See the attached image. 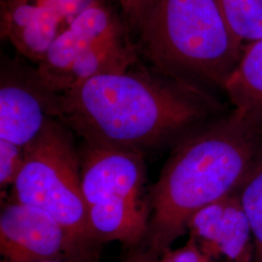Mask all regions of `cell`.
<instances>
[{
	"instance_id": "cell-12",
	"label": "cell",
	"mask_w": 262,
	"mask_h": 262,
	"mask_svg": "<svg viewBox=\"0 0 262 262\" xmlns=\"http://www.w3.org/2000/svg\"><path fill=\"white\" fill-rule=\"evenodd\" d=\"M236 38L248 45L262 38V0H215Z\"/></svg>"
},
{
	"instance_id": "cell-15",
	"label": "cell",
	"mask_w": 262,
	"mask_h": 262,
	"mask_svg": "<svg viewBox=\"0 0 262 262\" xmlns=\"http://www.w3.org/2000/svg\"><path fill=\"white\" fill-rule=\"evenodd\" d=\"M159 262H213L200 250L194 239L188 238L187 244L177 250H167L159 257Z\"/></svg>"
},
{
	"instance_id": "cell-8",
	"label": "cell",
	"mask_w": 262,
	"mask_h": 262,
	"mask_svg": "<svg viewBox=\"0 0 262 262\" xmlns=\"http://www.w3.org/2000/svg\"><path fill=\"white\" fill-rule=\"evenodd\" d=\"M103 0H1L0 35L37 66L75 19Z\"/></svg>"
},
{
	"instance_id": "cell-2",
	"label": "cell",
	"mask_w": 262,
	"mask_h": 262,
	"mask_svg": "<svg viewBox=\"0 0 262 262\" xmlns=\"http://www.w3.org/2000/svg\"><path fill=\"white\" fill-rule=\"evenodd\" d=\"M261 151V123L234 110L179 142L150 188L144 244L159 256L169 250L192 215L237 190Z\"/></svg>"
},
{
	"instance_id": "cell-6",
	"label": "cell",
	"mask_w": 262,
	"mask_h": 262,
	"mask_svg": "<svg viewBox=\"0 0 262 262\" xmlns=\"http://www.w3.org/2000/svg\"><path fill=\"white\" fill-rule=\"evenodd\" d=\"M13 187L14 200L45 211L80 242L101 248L89 225L81 158L64 124L51 120L25 148V162Z\"/></svg>"
},
{
	"instance_id": "cell-5",
	"label": "cell",
	"mask_w": 262,
	"mask_h": 262,
	"mask_svg": "<svg viewBox=\"0 0 262 262\" xmlns=\"http://www.w3.org/2000/svg\"><path fill=\"white\" fill-rule=\"evenodd\" d=\"M108 0L84 10L56 39L34 73L52 94H60L85 81L127 71L140 62V50Z\"/></svg>"
},
{
	"instance_id": "cell-10",
	"label": "cell",
	"mask_w": 262,
	"mask_h": 262,
	"mask_svg": "<svg viewBox=\"0 0 262 262\" xmlns=\"http://www.w3.org/2000/svg\"><path fill=\"white\" fill-rule=\"evenodd\" d=\"M187 233L212 260L253 262V235L237 190L192 215Z\"/></svg>"
},
{
	"instance_id": "cell-18",
	"label": "cell",
	"mask_w": 262,
	"mask_h": 262,
	"mask_svg": "<svg viewBox=\"0 0 262 262\" xmlns=\"http://www.w3.org/2000/svg\"><path fill=\"white\" fill-rule=\"evenodd\" d=\"M37 262H99V257H68Z\"/></svg>"
},
{
	"instance_id": "cell-9",
	"label": "cell",
	"mask_w": 262,
	"mask_h": 262,
	"mask_svg": "<svg viewBox=\"0 0 262 262\" xmlns=\"http://www.w3.org/2000/svg\"><path fill=\"white\" fill-rule=\"evenodd\" d=\"M55 95L34 69L5 66L0 79V140L26 148L55 118Z\"/></svg>"
},
{
	"instance_id": "cell-17",
	"label": "cell",
	"mask_w": 262,
	"mask_h": 262,
	"mask_svg": "<svg viewBox=\"0 0 262 262\" xmlns=\"http://www.w3.org/2000/svg\"><path fill=\"white\" fill-rule=\"evenodd\" d=\"M159 254L154 253L145 244L132 248L122 262H159Z\"/></svg>"
},
{
	"instance_id": "cell-7",
	"label": "cell",
	"mask_w": 262,
	"mask_h": 262,
	"mask_svg": "<svg viewBox=\"0 0 262 262\" xmlns=\"http://www.w3.org/2000/svg\"><path fill=\"white\" fill-rule=\"evenodd\" d=\"M100 249L80 242L36 207L12 200L1 209L0 262L99 257Z\"/></svg>"
},
{
	"instance_id": "cell-13",
	"label": "cell",
	"mask_w": 262,
	"mask_h": 262,
	"mask_svg": "<svg viewBox=\"0 0 262 262\" xmlns=\"http://www.w3.org/2000/svg\"><path fill=\"white\" fill-rule=\"evenodd\" d=\"M237 193L253 235V262H262V151Z\"/></svg>"
},
{
	"instance_id": "cell-1",
	"label": "cell",
	"mask_w": 262,
	"mask_h": 262,
	"mask_svg": "<svg viewBox=\"0 0 262 262\" xmlns=\"http://www.w3.org/2000/svg\"><path fill=\"white\" fill-rule=\"evenodd\" d=\"M222 106L201 89L140 62L55 95V118L92 146L146 151L175 147Z\"/></svg>"
},
{
	"instance_id": "cell-14",
	"label": "cell",
	"mask_w": 262,
	"mask_h": 262,
	"mask_svg": "<svg viewBox=\"0 0 262 262\" xmlns=\"http://www.w3.org/2000/svg\"><path fill=\"white\" fill-rule=\"evenodd\" d=\"M25 162V148L0 140V187L1 192L15 185Z\"/></svg>"
},
{
	"instance_id": "cell-4",
	"label": "cell",
	"mask_w": 262,
	"mask_h": 262,
	"mask_svg": "<svg viewBox=\"0 0 262 262\" xmlns=\"http://www.w3.org/2000/svg\"><path fill=\"white\" fill-rule=\"evenodd\" d=\"M82 190L94 240L144 244L150 216L144 155L84 144L80 154Z\"/></svg>"
},
{
	"instance_id": "cell-3",
	"label": "cell",
	"mask_w": 262,
	"mask_h": 262,
	"mask_svg": "<svg viewBox=\"0 0 262 262\" xmlns=\"http://www.w3.org/2000/svg\"><path fill=\"white\" fill-rule=\"evenodd\" d=\"M137 31L151 67L203 91L224 92L245 48L215 0H154Z\"/></svg>"
},
{
	"instance_id": "cell-11",
	"label": "cell",
	"mask_w": 262,
	"mask_h": 262,
	"mask_svg": "<svg viewBox=\"0 0 262 262\" xmlns=\"http://www.w3.org/2000/svg\"><path fill=\"white\" fill-rule=\"evenodd\" d=\"M224 92L232 110L262 124V38L245 46Z\"/></svg>"
},
{
	"instance_id": "cell-16",
	"label": "cell",
	"mask_w": 262,
	"mask_h": 262,
	"mask_svg": "<svg viewBox=\"0 0 262 262\" xmlns=\"http://www.w3.org/2000/svg\"><path fill=\"white\" fill-rule=\"evenodd\" d=\"M152 2L154 0H119L127 26L138 30Z\"/></svg>"
}]
</instances>
